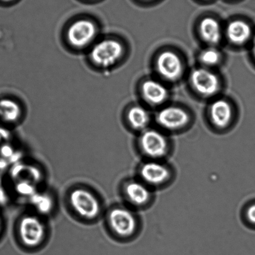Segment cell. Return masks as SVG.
I'll list each match as a JSON object with an SVG mask.
<instances>
[{
  "label": "cell",
  "mask_w": 255,
  "mask_h": 255,
  "mask_svg": "<svg viewBox=\"0 0 255 255\" xmlns=\"http://www.w3.org/2000/svg\"><path fill=\"white\" fill-rule=\"evenodd\" d=\"M244 219L248 225L255 228V202L248 205L244 211Z\"/></svg>",
  "instance_id": "obj_20"
},
{
  "label": "cell",
  "mask_w": 255,
  "mask_h": 255,
  "mask_svg": "<svg viewBox=\"0 0 255 255\" xmlns=\"http://www.w3.org/2000/svg\"><path fill=\"white\" fill-rule=\"evenodd\" d=\"M124 52L123 44L118 39L108 38L94 43L89 54L95 66L106 69L115 66L122 58Z\"/></svg>",
  "instance_id": "obj_4"
},
{
  "label": "cell",
  "mask_w": 255,
  "mask_h": 255,
  "mask_svg": "<svg viewBox=\"0 0 255 255\" xmlns=\"http://www.w3.org/2000/svg\"><path fill=\"white\" fill-rule=\"evenodd\" d=\"M32 202L35 206V209L38 210L36 214L41 216L42 215L48 214L54 207L53 200L48 194L36 195Z\"/></svg>",
  "instance_id": "obj_18"
},
{
  "label": "cell",
  "mask_w": 255,
  "mask_h": 255,
  "mask_svg": "<svg viewBox=\"0 0 255 255\" xmlns=\"http://www.w3.org/2000/svg\"><path fill=\"white\" fill-rule=\"evenodd\" d=\"M199 59L201 63L205 66H215L220 61V54L216 49L209 48L201 52Z\"/></svg>",
  "instance_id": "obj_19"
},
{
  "label": "cell",
  "mask_w": 255,
  "mask_h": 255,
  "mask_svg": "<svg viewBox=\"0 0 255 255\" xmlns=\"http://www.w3.org/2000/svg\"><path fill=\"white\" fill-rule=\"evenodd\" d=\"M190 81L195 91L203 96H212L219 90V78L214 73L205 68L193 71Z\"/></svg>",
  "instance_id": "obj_9"
},
{
  "label": "cell",
  "mask_w": 255,
  "mask_h": 255,
  "mask_svg": "<svg viewBox=\"0 0 255 255\" xmlns=\"http://www.w3.org/2000/svg\"><path fill=\"white\" fill-rule=\"evenodd\" d=\"M210 116L215 127L224 129L230 125L232 118L231 106L226 101L219 100L214 101L210 106Z\"/></svg>",
  "instance_id": "obj_12"
},
{
  "label": "cell",
  "mask_w": 255,
  "mask_h": 255,
  "mask_svg": "<svg viewBox=\"0 0 255 255\" xmlns=\"http://www.w3.org/2000/svg\"><path fill=\"white\" fill-rule=\"evenodd\" d=\"M200 33L203 39L210 44H217L221 39V28L214 18H205L200 22Z\"/></svg>",
  "instance_id": "obj_17"
},
{
  "label": "cell",
  "mask_w": 255,
  "mask_h": 255,
  "mask_svg": "<svg viewBox=\"0 0 255 255\" xmlns=\"http://www.w3.org/2000/svg\"><path fill=\"white\" fill-rule=\"evenodd\" d=\"M252 54H253V56H254V58L255 61V35L254 37V39H253Z\"/></svg>",
  "instance_id": "obj_21"
},
{
  "label": "cell",
  "mask_w": 255,
  "mask_h": 255,
  "mask_svg": "<svg viewBox=\"0 0 255 255\" xmlns=\"http://www.w3.org/2000/svg\"><path fill=\"white\" fill-rule=\"evenodd\" d=\"M0 1L4 2V3H11V2H13L14 1V0H0Z\"/></svg>",
  "instance_id": "obj_23"
},
{
  "label": "cell",
  "mask_w": 255,
  "mask_h": 255,
  "mask_svg": "<svg viewBox=\"0 0 255 255\" xmlns=\"http://www.w3.org/2000/svg\"><path fill=\"white\" fill-rule=\"evenodd\" d=\"M138 150L147 160H164L170 153V143L160 131L147 128L138 138Z\"/></svg>",
  "instance_id": "obj_5"
},
{
  "label": "cell",
  "mask_w": 255,
  "mask_h": 255,
  "mask_svg": "<svg viewBox=\"0 0 255 255\" xmlns=\"http://www.w3.org/2000/svg\"><path fill=\"white\" fill-rule=\"evenodd\" d=\"M105 224L116 239L126 241L137 234L140 223L134 209L126 204H118L113 205L106 212Z\"/></svg>",
  "instance_id": "obj_3"
},
{
  "label": "cell",
  "mask_w": 255,
  "mask_h": 255,
  "mask_svg": "<svg viewBox=\"0 0 255 255\" xmlns=\"http://www.w3.org/2000/svg\"><path fill=\"white\" fill-rule=\"evenodd\" d=\"M141 92L144 100L153 105L164 102L168 97V91L162 84L153 80H147L142 84Z\"/></svg>",
  "instance_id": "obj_14"
},
{
  "label": "cell",
  "mask_w": 255,
  "mask_h": 255,
  "mask_svg": "<svg viewBox=\"0 0 255 255\" xmlns=\"http://www.w3.org/2000/svg\"><path fill=\"white\" fill-rule=\"evenodd\" d=\"M97 24L89 18H79L72 22L66 31L68 43L75 49H84L95 43L98 35Z\"/></svg>",
  "instance_id": "obj_8"
},
{
  "label": "cell",
  "mask_w": 255,
  "mask_h": 255,
  "mask_svg": "<svg viewBox=\"0 0 255 255\" xmlns=\"http://www.w3.org/2000/svg\"><path fill=\"white\" fill-rule=\"evenodd\" d=\"M127 119L130 127L133 130L142 132L147 129L150 122V116L145 108L134 106L128 111Z\"/></svg>",
  "instance_id": "obj_16"
},
{
  "label": "cell",
  "mask_w": 255,
  "mask_h": 255,
  "mask_svg": "<svg viewBox=\"0 0 255 255\" xmlns=\"http://www.w3.org/2000/svg\"><path fill=\"white\" fill-rule=\"evenodd\" d=\"M156 66L160 75L167 80H177L182 75V61L174 52L166 51L160 53L156 61Z\"/></svg>",
  "instance_id": "obj_10"
},
{
  "label": "cell",
  "mask_w": 255,
  "mask_h": 255,
  "mask_svg": "<svg viewBox=\"0 0 255 255\" xmlns=\"http://www.w3.org/2000/svg\"><path fill=\"white\" fill-rule=\"evenodd\" d=\"M3 220H2L1 216H0V234H1L2 230H3Z\"/></svg>",
  "instance_id": "obj_22"
},
{
  "label": "cell",
  "mask_w": 255,
  "mask_h": 255,
  "mask_svg": "<svg viewBox=\"0 0 255 255\" xmlns=\"http://www.w3.org/2000/svg\"><path fill=\"white\" fill-rule=\"evenodd\" d=\"M23 110L16 101L10 98L0 100V119L7 123L14 124L21 120Z\"/></svg>",
  "instance_id": "obj_15"
},
{
  "label": "cell",
  "mask_w": 255,
  "mask_h": 255,
  "mask_svg": "<svg viewBox=\"0 0 255 255\" xmlns=\"http://www.w3.org/2000/svg\"><path fill=\"white\" fill-rule=\"evenodd\" d=\"M121 194L125 204L134 210L145 209L153 200V190L138 178L125 180L121 185Z\"/></svg>",
  "instance_id": "obj_7"
},
{
  "label": "cell",
  "mask_w": 255,
  "mask_h": 255,
  "mask_svg": "<svg viewBox=\"0 0 255 255\" xmlns=\"http://www.w3.org/2000/svg\"><path fill=\"white\" fill-rule=\"evenodd\" d=\"M174 171L164 160L145 159L138 169V178L154 190L170 184Z\"/></svg>",
  "instance_id": "obj_6"
},
{
  "label": "cell",
  "mask_w": 255,
  "mask_h": 255,
  "mask_svg": "<svg viewBox=\"0 0 255 255\" xmlns=\"http://www.w3.org/2000/svg\"><path fill=\"white\" fill-rule=\"evenodd\" d=\"M16 234L24 250L36 251L44 246L48 239V225L41 215L35 212L26 213L17 222Z\"/></svg>",
  "instance_id": "obj_1"
},
{
  "label": "cell",
  "mask_w": 255,
  "mask_h": 255,
  "mask_svg": "<svg viewBox=\"0 0 255 255\" xmlns=\"http://www.w3.org/2000/svg\"><path fill=\"white\" fill-rule=\"evenodd\" d=\"M156 120L165 129L174 131L181 129L189 123V116L181 108L168 107L158 112Z\"/></svg>",
  "instance_id": "obj_11"
},
{
  "label": "cell",
  "mask_w": 255,
  "mask_h": 255,
  "mask_svg": "<svg viewBox=\"0 0 255 255\" xmlns=\"http://www.w3.org/2000/svg\"><path fill=\"white\" fill-rule=\"evenodd\" d=\"M226 31L229 40L238 45L247 43L252 38V27L244 21L235 20L230 22Z\"/></svg>",
  "instance_id": "obj_13"
},
{
  "label": "cell",
  "mask_w": 255,
  "mask_h": 255,
  "mask_svg": "<svg viewBox=\"0 0 255 255\" xmlns=\"http://www.w3.org/2000/svg\"><path fill=\"white\" fill-rule=\"evenodd\" d=\"M66 200L69 210L83 221L95 222L103 214V204L98 195L83 185H76L69 190Z\"/></svg>",
  "instance_id": "obj_2"
}]
</instances>
